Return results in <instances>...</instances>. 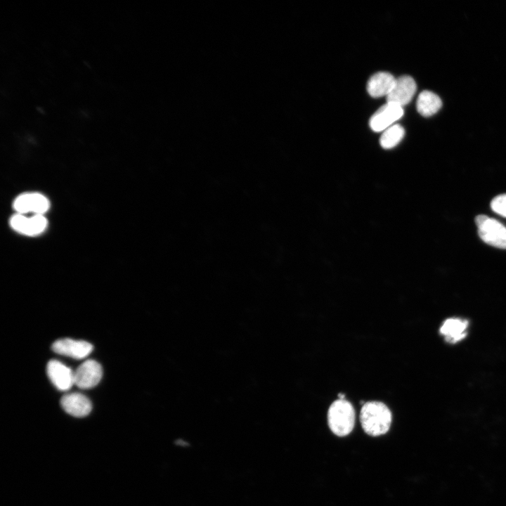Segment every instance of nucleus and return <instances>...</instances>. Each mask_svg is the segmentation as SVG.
I'll list each match as a JSON object with an SVG mask.
<instances>
[{"mask_svg": "<svg viewBox=\"0 0 506 506\" xmlns=\"http://www.w3.org/2000/svg\"><path fill=\"white\" fill-rule=\"evenodd\" d=\"M404 134L405 130L400 124H393L383 131L379 143L384 149L392 148L401 141Z\"/></svg>", "mask_w": 506, "mask_h": 506, "instance_id": "15", "label": "nucleus"}, {"mask_svg": "<svg viewBox=\"0 0 506 506\" xmlns=\"http://www.w3.org/2000/svg\"><path fill=\"white\" fill-rule=\"evenodd\" d=\"M46 372L52 384L60 391H67L74 384V371L58 360H51Z\"/></svg>", "mask_w": 506, "mask_h": 506, "instance_id": "6", "label": "nucleus"}, {"mask_svg": "<svg viewBox=\"0 0 506 506\" xmlns=\"http://www.w3.org/2000/svg\"><path fill=\"white\" fill-rule=\"evenodd\" d=\"M360 420L366 434L372 436H377L389 431L391 423V413L384 403L369 401L363 404Z\"/></svg>", "mask_w": 506, "mask_h": 506, "instance_id": "1", "label": "nucleus"}, {"mask_svg": "<svg viewBox=\"0 0 506 506\" xmlns=\"http://www.w3.org/2000/svg\"><path fill=\"white\" fill-rule=\"evenodd\" d=\"M11 227L25 235H34L41 233L47 226L46 218L41 214H35L27 218L20 214L13 216L11 219Z\"/></svg>", "mask_w": 506, "mask_h": 506, "instance_id": "12", "label": "nucleus"}, {"mask_svg": "<svg viewBox=\"0 0 506 506\" xmlns=\"http://www.w3.org/2000/svg\"><path fill=\"white\" fill-rule=\"evenodd\" d=\"M468 328L469 323L466 319L450 317L442 323L439 332L446 342L455 344L467 337Z\"/></svg>", "mask_w": 506, "mask_h": 506, "instance_id": "11", "label": "nucleus"}, {"mask_svg": "<svg viewBox=\"0 0 506 506\" xmlns=\"http://www.w3.org/2000/svg\"><path fill=\"white\" fill-rule=\"evenodd\" d=\"M52 350L60 355L75 359H82L88 356L93 350L91 343L83 340H74L69 338L60 339L52 344Z\"/></svg>", "mask_w": 506, "mask_h": 506, "instance_id": "7", "label": "nucleus"}, {"mask_svg": "<svg viewBox=\"0 0 506 506\" xmlns=\"http://www.w3.org/2000/svg\"><path fill=\"white\" fill-rule=\"evenodd\" d=\"M327 422L331 431L338 436L351 433L355 424V411L351 403L345 399H337L330 406Z\"/></svg>", "mask_w": 506, "mask_h": 506, "instance_id": "2", "label": "nucleus"}, {"mask_svg": "<svg viewBox=\"0 0 506 506\" xmlns=\"http://www.w3.org/2000/svg\"><path fill=\"white\" fill-rule=\"evenodd\" d=\"M441 106V98L432 91H423L418 96L417 110L424 117H430L436 114Z\"/></svg>", "mask_w": 506, "mask_h": 506, "instance_id": "14", "label": "nucleus"}, {"mask_svg": "<svg viewBox=\"0 0 506 506\" xmlns=\"http://www.w3.org/2000/svg\"><path fill=\"white\" fill-rule=\"evenodd\" d=\"M13 207L20 214L32 212L42 215L48 209L49 202L40 193H25L16 197Z\"/></svg>", "mask_w": 506, "mask_h": 506, "instance_id": "9", "label": "nucleus"}, {"mask_svg": "<svg viewBox=\"0 0 506 506\" xmlns=\"http://www.w3.org/2000/svg\"><path fill=\"white\" fill-rule=\"evenodd\" d=\"M480 238L489 245L506 249V227L498 221L486 215L475 218Z\"/></svg>", "mask_w": 506, "mask_h": 506, "instance_id": "3", "label": "nucleus"}, {"mask_svg": "<svg viewBox=\"0 0 506 506\" xmlns=\"http://www.w3.org/2000/svg\"><path fill=\"white\" fill-rule=\"evenodd\" d=\"M396 78L390 73L379 72L374 74L368 81L367 91L374 98L386 97L391 91Z\"/></svg>", "mask_w": 506, "mask_h": 506, "instance_id": "13", "label": "nucleus"}, {"mask_svg": "<svg viewBox=\"0 0 506 506\" xmlns=\"http://www.w3.org/2000/svg\"><path fill=\"white\" fill-rule=\"evenodd\" d=\"M102 375L100 364L93 359L87 360L74 370V384L81 389H90L99 383Z\"/></svg>", "mask_w": 506, "mask_h": 506, "instance_id": "5", "label": "nucleus"}, {"mask_svg": "<svg viewBox=\"0 0 506 506\" xmlns=\"http://www.w3.org/2000/svg\"><path fill=\"white\" fill-rule=\"evenodd\" d=\"M491 207L495 213L506 217V194L495 197L491 202Z\"/></svg>", "mask_w": 506, "mask_h": 506, "instance_id": "16", "label": "nucleus"}, {"mask_svg": "<svg viewBox=\"0 0 506 506\" xmlns=\"http://www.w3.org/2000/svg\"><path fill=\"white\" fill-rule=\"evenodd\" d=\"M60 404L66 413L77 417L88 415L92 409V404L89 398L79 392L63 395L60 399Z\"/></svg>", "mask_w": 506, "mask_h": 506, "instance_id": "10", "label": "nucleus"}, {"mask_svg": "<svg viewBox=\"0 0 506 506\" xmlns=\"http://www.w3.org/2000/svg\"><path fill=\"white\" fill-rule=\"evenodd\" d=\"M403 115V107L387 103L380 107L370 117L369 124L376 132L384 131L399 119Z\"/></svg>", "mask_w": 506, "mask_h": 506, "instance_id": "4", "label": "nucleus"}, {"mask_svg": "<svg viewBox=\"0 0 506 506\" xmlns=\"http://www.w3.org/2000/svg\"><path fill=\"white\" fill-rule=\"evenodd\" d=\"M416 89V83L410 76H401L396 79L391 91L387 96V103L403 107L412 100Z\"/></svg>", "mask_w": 506, "mask_h": 506, "instance_id": "8", "label": "nucleus"}]
</instances>
